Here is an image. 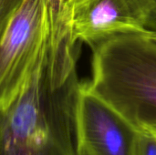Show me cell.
Returning a JSON list of instances; mask_svg holds the SVG:
<instances>
[{
	"label": "cell",
	"mask_w": 156,
	"mask_h": 155,
	"mask_svg": "<svg viewBox=\"0 0 156 155\" xmlns=\"http://www.w3.org/2000/svg\"><path fill=\"white\" fill-rule=\"evenodd\" d=\"M80 50L69 37H49L32 76L0 111V155H78Z\"/></svg>",
	"instance_id": "1"
},
{
	"label": "cell",
	"mask_w": 156,
	"mask_h": 155,
	"mask_svg": "<svg viewBox=\"0 0 156 155\" xmlns=\"http://www.w3.org/2000/svg\"><path fill=\"white\" fill-rule=\"evenodd\" d=\"M89 88L138 131L156 132V40L112 36L90 47Z\"/></svg>",
	"instance_id": "2"
},
{
	"label": "cell",
	"mask_w": 156,
	"mask_h": 155,
	"mask_svg": "<svg viewBox=\"0 0 156 155\" xmlns=\"http://www.w3.org/2000/svg\"><path fill=\"white\" fill-rule=\"evenodd\" d=\"M50 9L47 0H22L0 42V111L17 98L48 40Z\"/></svg>",
	"instance_id": "3"
},
{
	"label": "cell",
	"mask_w": 156,
	"mask_h": 155,
	"mask_svg": "<svg viewBox=\"0 0 156 155\" xmlns=\"http://www.w3.org/2000/svg\"><path fill=\"white\" fill-rule=\"evenodd\" d=\"M76 133L78 155H134L139 131L86 81L78 90Z\"/></svg>",
	"instance_id": "4"
},
{
	"label": "cell",
	"mask_w": 156,
	"mask_h": 155,
	"mask_svg": "<svg viewBox=\"0 0 156 155\" xmlns=\"http://www.w3.org/2000/svg\"><path fill=\"white\" fill-rule=\"evenodd\" d=\"M151 16L150 0H73L71 37L92 47L114 35L146 33Z\"/></svg>",
	"instance_id": "5"
},
{
	"label": "cell",
	"mask_w": 156,
	"mask_h": 155,
	"mask_svg": "<svg viewBox=\"0 0 156 155\" xmlns=\"http://www.w3.org/2000/svg\"><path fill=\"white\" fill-rule=\"evenodd\" d=\"M134 155H156V132L139 131Z\"/></svg>",
	"instance_id": "6"
},
{
	"label": "cell",
	"mask_w": 156,
	"mask_h": 155,
	"mask_svg": "<svg viewBox=\"0 0 156 155\" xmlns=\"http://www.w3.org/2000/svg\"><path fill=\"white\" fill-rule=\"evenodd\" d=\"M49 5L50 16L53 21L69 25L70 10L73 0H47Z\"/></svg>",
	"instance_id": "7"
},
{
	"label": "cell",
	"mask_w": 156,
	"mask_h": 155,
	"mask_svg": "<svg viewBox=\"0 0 156 155\" xmlns=\"http://www.w3.org/2000/svg\"><path fill=\"white\" fill-rule=\"evenodd\" d=\"M22 0H0V42L15 11Z\"/></svg>",
	"instance_id": "8"
},
{
	"label": "cell",
	"mask_w": 156,
	"mask_h": 155,
	"mask_svg": "<svg viewBox=\"0 0 156 155\" xmlns=\"http://www.w3.org/2000/svg\"><path fill=\"white\" fill-rule=\"evenodd\" d=\"M152 5V16L149 24V30L156 31V0H150Z\"/></svg>",
	"instance_id": "9"
},
{
	"label": "cell",
	"mask_w": 156,
	"mask_h": 155,
	"mask_svg": "<svg viewBox=\"0 0 156 155\" xmlns=\"http://www.w3.org/2000/svg\"><path fill=\"white\" fill-rule=\"evenodd\" d=\"M67 33H69V32H67ZM61 34H64V33H61ZM50 35H59V34H50ZM71 35V34H70ZM77 43V42H76Z\"/></svg>",
	"instance_id": "10"
}]
</instances>
